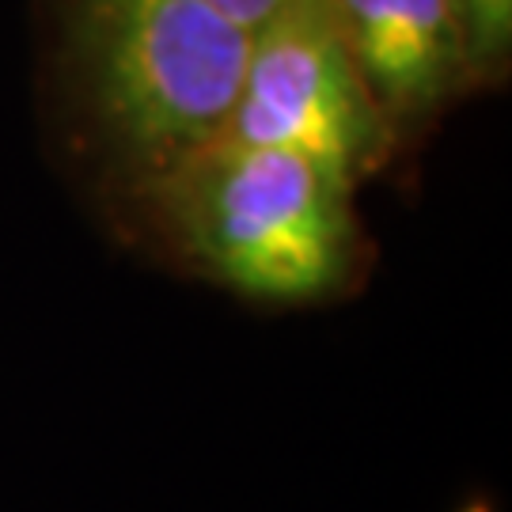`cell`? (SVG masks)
<instances>
[{"label":"cell","mask_w":512,"mask_h":512,"mask_svg":"<svg viewBox=\"0 0 512 512\" xmlns=\"http://www.w3.org/2000/svg\"><path fill=\"white\" fill-rule=\"evenodd\" d=\"M471 54H497L512 35V0H452Z\"/></svg>","instance_id":"5"},{"label":"cell","mask_w":512,"mask_h":512,"mask_svg":"<svg viewBox=\"0 0 512 512\" xmlns=\"http://www.w3.org/2000/svg\"><path fill=\"white\" fill-rule=\"evenodd\" d=\"M220 141L296 152L346 186L380 156L384 110L357 73L327 0H293L251 31Z\"/></svg>","instance_id":"3"},{"label":"cell","mask_w":512,"mask_h":512,"mask_svg":"<svg viewBox=\"0 0 512 512\" xmlns=\"http://www.w3.org/2000/svg\"><path fill=\"white\" fill-rule=\"evenodd\" d=\"M224 16H232L239 27L247 31H258L266 19H274L281 8H289L293 0H213Z\"/></svg>","instance_id":"6"},{"label":"cell","mask_w":512,"mask_h":512,"mask_svg":"<svg viewBox=\"0 0 512 512\" xmlns=\"http://www.w3.org/2000/svg\"><path fill=\"white\" fill-rule=\"evenodd\" d=\"M346 50L384 114L433 107L452 92L471 42L452 0H327Z\"/></svg>","instance_id":"4"},{"label":"cell","mask_w":512,"mask_h":512,"mask_svg":"<svg viewBox=\"0 0 512 512\" xmlns=\"http://www.w3.org/2000/svg\"><path fill=\"white\" fill-rule=\"evenodd\" d=\"M167 183L190 251L239 293L308 300L346 270L353 186L296 152L217 141Z\"/></svg>","instance_id":"2"},{"label":"cell","mask_w":512,"mask_h":512,"mask_svg":"<svg viewBox=\"0 0 512 512\" xmlns=\"http://www.w3.org/2000/svg\"><path fill=\"white\" fill-rule=\"evenodd\" d=\"M80 46L107 129L171 179L220 141L251 31L213 0H84Z\"/></svg>","instance_id":"1"}]
</instances>
